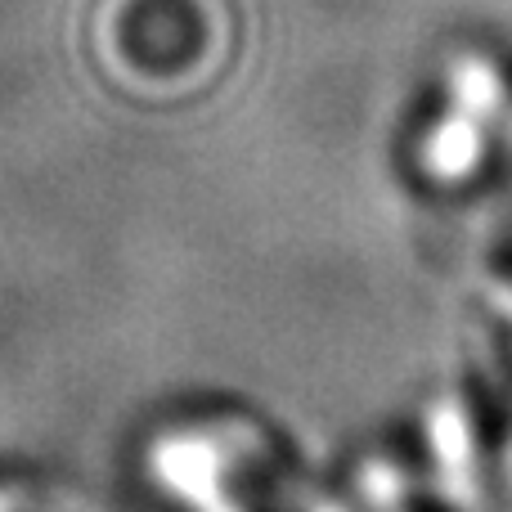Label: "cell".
Wrapping results in <instances>:
<instances>
[{"label": "cell", "instance_id": "obj_1", "mask_svg": "<svg viewBox=\"0 0 512 512\" xmlns=\"http://www.w3.org/2000/svg\"><path fill=\"white\" fill-rule=\"evenodd\" d=\"M504 113V77L486 59H459L450 72L445 113L432 122L423 162L436 180H468L486 149V126Z\"/></svg>", "mask_w": 512, "mask_h": 512}]
</instances>
